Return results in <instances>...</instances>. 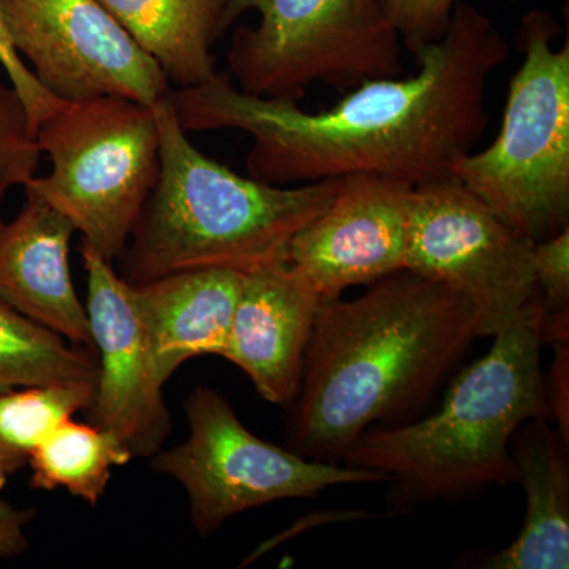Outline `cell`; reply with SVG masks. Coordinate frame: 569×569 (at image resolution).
I'll return each instance as SVG.
<instances>
[{
    "mask_svg": "<svg viewBox=\"0 0 569 569\" xmlns=\"http://www.w3.org/2000/svg\"><path fill=\"white\" fill-rule=\"evenodd\" d=\"M40 156L20 97L0 81V206L10 189L36 178Z\"/></svg>",
    "mask_w": 569,
    "mask_h": 569,
    "instance_id": "7402d4cb",
    "label": "cell"
},
{
    "mask_svg": "<svg viewBox=\"0 0 569 569\" xmlns=\"http://www.w3.org/2000/svg\"><path fill=\"white\" fill-rule=\"evenodd\" d=\"M179 88L216 77L222 0H97Z\"/></svg>",
    "mask_w": 569,
    "mask_h": 569,
    "instance_id": "e0dca14e",
    "label": "cell"
},
{
    "mask_svg": "<svg viewBox=\"0 0 569 569\" xmlns=\"http://www.w3.org/2000/svg\"><path fill=\"white\" fill-rule=\"evenodd\" d=\"M250 10L260 21L234 32L227 58L239 91L298 102L316 82L350 89L403 73L381 0H222L220 36Z\"/></svg>",
    "mask_w": 569,
    "mask_h": 569,
    "instance_id": "52a82bcc",
    "label": "cell"
},
{
    "mask_svg": "<svg viewBox=\"0 0 569 569\" xmlns=\"http://www.w3.org/2000/svg\"><path fill=\"white\" fill-rule=\"evenodd\" d=\"M508 2H511V3H518L519 0H508Z\"/></svg>",
    "mask_w": 569,
    "mask_h": 569,
    "instance_id": "4316f807",
    "label": "cell"
},
{
    "mask_svg": "<svg viewBox=\"0 0 569 569\" xmlns=\"http://www.w3.org/2000/svg\"><path fill=\"white\" fill-rule=\"evenodd\" d=\"M244 276L192 269L132 284L164 383L189 359L222 355Z\"/></svg>",
    "mask_w": 569,
    "mask_h": 569,
    "instance_id": "9a60e30c",
    "label": "cell"
},
{
    "mask_svg": "<svg viewBox=\"0 0 569 569\" xmlns=\"http://www.w3.org/2000/svg\"><path fill=\"white\" fill-rule=\"evenodd\" d=\"M459 0H381L385 17L411 54L447 32Z\"/></svg>",
    "mask_w": 569,
    "mask_h": 569,
    "instance_id": "603a6c76",
    "label": "cell"
},
{
    "mask_svg": "<svg viewBox=\"0 0 569 569\" xmlns=\"http://www.w3.org/2000/svg\"><path fill=\"white\" fill-rule=\"evenodd\" d=\"M541 346L537 301L493 336L489 353L452 378L437 413L367 430L343 466L383 475L392 512L518 482L512 438L530 419L550 421Z\"/></svg>",
    "mask_w": 569,
    "mask_h": 569,
    "instance_id": "3957f363",
    "label": "cell"
},
{
    "mask_svg": "<svg viewBox=\"0 0 569 569\" xmlns=\"http://www.w3.org/2000/svg\"><path fill=\"white\" fill-rule=\"evenodd\" d=\"M477 339L470 302L410 269L350 301H326L290 406L288 448L342 463L367 430L417 418Z\"/></svg>",
    "mask_w": 569,
    "mask_h": 569,
    "instance_id": "7a4b0ae2",
    "label": "cell"
},
{
    "mask_svg": "<svg viewBox=\"0 0 569 569\" xmlns=\"http://www.w3.org/2000/svg\"><path fill=\"white\" fill-rule=\"evenodd\" d=\"M508 56L488 14L459 0L445 36L413 56L417 73L361 82L329 110L250 96L219 73L168 100L186 132L249 134L254 181L291 187L373 174L417 187L452 178L481 140L490 121L486 89Z\"/></svg>",
    "mask_w": 569,
    "mask_h": 569,
    "instance_id": "6da1fadb",
    "label": "cell"
},
{
    "mask_svg": "<svg viewBox=\"0 0 569 569\" xmlns=\"http://www.w3.org/2000/svg\"><path fill=\"white\" fill-rule=\"evenodd\" d=\"M0 11L14 50L56 99L153 107L170 92L162 69L97 0H0Z\"/></svg>",
    "mask_w": 569,
    "mask_h": 569,
    "instance_id": "30bf717a",
    "label": "cell"
},
{
    "mask_svg": "<svg viewBox=\"0 0 569 569\" xmlns=\"http://www.w3.org/2000/svg\"><path fill=\"white\" fill-rule=\"evenodd\" d=\"M518 482L526 490V520L518 538L478 567L569 568V440L549 419L523 422L512 438Z\"/></svg>",
    "mask_w": 569,
    "mask_h": 569,
    "instance_id": "2e32d148",
    "label": "cell"
},
{
    "mask_svg": "<svg viewBox=\"0 0 569 569\" xmlns=\"http://www.w3.org/2000/svg\"><path fill=\"white\" fill-rule=\"evenodd\" d=\"M132 459V451L110 430L67 418L33 449L28 466L33 489H63L93 507L107 492L112 468Z\"/></svg>",
    "mask_w": 569,
    "mask_h": 569,
    "instance_id": "ac0fdd59",
    "label": "cell"
},
{
    "mask_svg": "<svg viewBox=\"0 0 569 569\" xmlns=\"http://www.w3.org/2000/svg\"><path fill=\"white\" fill-rule=\"evenodd\" d=\"M560 36L548 10L522 18L523 61L509 82L500 132L452 167V178L533 242L569 228V41L553 47Z\"/></svg>",
    "mask_w": 569,
    "mask_h": 569,
    "instance_id": "5b68a950",
    "label": "cell"
},
{
    "mask_svg": "<svg viewBox=\"0 0 569 569\" xmlns=\"http://www.w3.org/2000/svg\"><path fill=\"white\" fill-rule=\"evenodd\" d=\"M0 66L6 70L11 88L20 97L28 116L29 129L36 137L40 123L62 103V100L56 99L40 84L28 63L22 61L14 50L2 11H0Z\"/></svg>",
    "mask_w": 569,
    "mask_h": 569,
    "instance_id": "cb8c5ba5",
    "label": "cell"
},
{
    "mask_svg": "<svg viewBox=\"0 0 569 569\" xmlns=\"http://www.w3.org/2000/svg\"><path fill=\"white\" fill-rule=\"evenodd\" d=\"M93 387L48 385L0 395V490L28 466L33 449L63 419L84 411Z\"/></svg>",
    "mask_w": 569,
    "mask_h": 569,
    "instance_id": "ffe728a7",
    "label": "cell"
},
{
    "mask_svg": "<svg viewBox=\"0 0 569 569\" xmlns=\"http://www.w3.org/2000/svg\"><path fill=\"white\" fill-rule=\"evenodd\" d=\"M152 110L160 174L118 258L127 283L192 269L249 274L282 261L293 236L342 186L343 178L291 187L242 178L194 148L168 96Z\"/></svg>",
    "mask_w": 569,
    "mask_h": 569,
    "instance_id": "277c9868",
    "label": "cell"
},
{
    "mask_svg": "<svg viewBox=\"0 0 569 569\" xmlns=\"http://www.w3.org/2000/svg\"><path fill=\"white\" fill-rule=\"evenodd\" d=\"M415 186L392 178H343L335 200L288 244L295 266L325 301L406 269Z\"/></svg>",
    "mask_w": 569,
    "mask_h": 569,
    "instance_id": "7c38bea8",
    "label": "cell"
},
{
    "mask_svg": "<svg viewBox=\"0 0 569 569\" xmlns=\"http://www.w3.org/2000/svg\"><path fill=\"white\" fill-rule=\"evenodd\" d=\"M186 413L189 436L153 455L152 468L186 489L190 520L203 537L249 509L316 498L335 486L387 481L376 471L302 458L261 440L216 389L194 388Z\"/></svg>",
    "mask_w": 569,
    "mask_h": 569,
    "instance_id": "ba28073f",
    "label": "cell"
},
{
    "mask_svg": "<svg viewBox=\"0 0 569 569\" xmlns=\"http://www.w3.org/2000/svg\"><path fill=\"white\" fill-rule=\"evenodd\" d=\"M81 257L88 274L86 312L99 361L86 415L91 425L121 438L133 458H152L170 436L171 417L148 326L132 284L116 274L112 263L86 242Z\"/></svg>",
    "mask_w": 569,
    "mask_h": 569,
    "instance_id": "8fae6325",
    "label": "cell"
},
{
    "mask_svg": "<svg viewBox=\"0 0 569 569\" xmlns=\"http://www.w3.org/2000/svg\"><path fill=\"white\" fill-rule=\"evenodd\" d=\"M552 347V367L545 377L546 402L553 427L569 440V342Z\"/></svg>",
    "mask_w": 569,
    "mask_h": 569,
    "instance_id": "d4e9b609",
    "label": "cell"
},
{
    "mask_svg": "<svg viewBox=\"0 0 569 569\" xmlns=\"http://www.w3.org/2000/svg\"><path fill=\"white\" fill-rule=\"evenodd\" d=\"M96 350L78 347L0 301V395L48 385L96 388Z\"/></svg>",
    "mask_w": 569,
    "mask_h": 569,
    "instance_id": "d6986e66",
    "label": "cell"
},
{
    "mask_svg": "<svg viewBox=\"0 0 569 569\" xmlns=\"http://www.w3.org/2000/svg\"><path fill=\"white\" fill-rule=\"evenodd\" d=\"M533 246L458 179L413 189L406 269L466 298L478 337L497 336L538 301Z\"/></svg>",
    "mask_w": 569,
    "mask_h": 569,
    "instance_id": "9c48e42d",
    "label": "cell"
},
{
    "mask_svg": "<svg viewBox=\"0 0 569 569\" xmlns=\"http://www.w3.org/2000/svg\"><path fill=\"white\" fill-rule=\"evenodd\" d=\"M36 141L51 173L24 192L70 220L104 260L121 257L160 174V134L152 107L122 99L63 102L40 123Z\"/></svg>",
    "mask_w": 569,
    "mask_h": 569,
    "instance_id": "8992f818",
    "label": "cell"
},
{
    "mask_svg": "<svg viewBox=\"0 0 569 569\" xmlns=\"http://www.w3.org/2000/svg\"><path fill=\"white\" fill-rule=\"evenodd\" d=\"M22 209L0 222V301L78 347H92L88 312L70 272L74 227L67 217L24 192Z\"/></svg>",
    "mask_w": 569,
    "mask_h": 569,
    "instance_id": "5bb4252c",
    "label": "cell"
},
{
    "mask_svg": "<svg viewBox=\"0 0 569 569\" xmlns=\"http://www.w3.org/2000/svg\"><path fill=\"white\" fill-rule=\"evenodd\" d=\"M325 299L287 260L244 276L222 358L252 380L266 402L290 407Z\"/></svg>",
    "mask_w": 569,
    "mask_h": 569,
    "instance_id": "4fadbf2b",
    "label": "cell"
},
{
    "mask_svg": "<svg viewBox=\"0 0 569 569\" xmlns=\"http://www.w3.org/2000/svg\"><path fill=\"white\" fill-rule=\"evenodd\" d=\"M542 343L569 342V228L533 246Z\"/></svg>",
    "mask_w": 569,
    "mask_h": 569,
    "instance_id": "44dd1931",
    "label": "cell"
},
{
    "mask_svg": "<svg viewBox=\"0 0 569 569\" xmlns=\"http://www.w3.org/2000/svg\"><path fill=\"white\" fill-rule=\"evenodd\" d=\"M36 508H20L0 498V560L14 559L29 549L28 527Z\"/></svg>",
    "mask_w": 569,
    "mask_h": 569,
    "instance_id": "484cf974",
    "label": "cell"
}]
</instances>
